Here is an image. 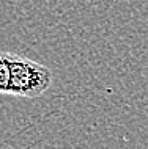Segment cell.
Instances as JSON below:
<instances>
[{
  "label": "cell",
  "instance_id": "2",
  "mask_svg": "<svg viewBox=\"0 0 148 149\" xmlns=\"http://www.w3.org/2000/svg\"><path fill=\"white\" fill-rule=\"evenodd\" d=\"M10 93V52H0V94Z\"/></svg>",
  "mask_w": 148,
  "mask_h": 149
},
{
  "label": "cell",
  "instance_id": "1",
  "mask_svg": "<svg viewBox=\"0 0 148 149\" xmlns=\"http://www.w3.org/2000/svg\"><path fill=\"white\" fill-rule=\"evenodd\" d=\"M52 85V72L47 66L25 58L18 54H10V93L24 99L43 96Z\"/></svg>",
  "mask_w": 148,
  "mask_h": 149
}]
</instances>
